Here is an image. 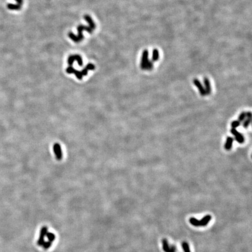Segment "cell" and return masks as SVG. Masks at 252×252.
<instances>
[{
	"mask_svg": "<svg viewBox=\"0 0 252 252\" xmlns=\"http://www.w3.org/2000/svg\"><path fill=\"white\" fill-rule=\"evenodd\" d=\"M85 68L88 70H93L95 68V65L93 64H92L91 63H89V64H88L87 65V66H86Z\"/></svg>",
	"mask_w": 252,
	"mask_h": 252,
	"instance_id": "23",
	"label": "cell"
},
{
	"mask_svg": "<svg viewBox=\"0 0 252 252\" xmlns=\"http://www.w3.org/2000/svg\"><path fill=\"white\" fill-rule=\"evenodd\" d=\"M204 89L205 90L207 95L211 94V86L210 82L208 78L205 77L204 78Z\"/></svg>",
	"mask_w": 252,
	"mask_h": 252,
	"instance_id": "9",
	"label": "cell"
},
{
	"mask_svg": "<svg viewBox=\"0 0 252 252\" xmlns=\"http://www.w3.org/2000/svg\"><path fill=\"white\" fill-rule=\"evenodd\" d=\"M77 30L78 35V36H76L73 32H69L68 33V36L72 40H73L76 43H78L81 42L83 39L84 36L82 35V31L85 30L87 31L89 33H92L93 32V30L89 27V26H86L82 25H79L77 27Z\"/></svg>",
	"mask_w": 252,
	"mask_h": 252,
	"instance_id": "2",
	"label": "cell"
},
{
	"mask_svg": "<svg viewBox=\"0 0 252 252\" xmlns=\"http://www.w3.org/2000/svg\"><path fill=\"white\" fill-rule=\"evenodd\" d=\"M53 150L55 153L56 157L58 161L62 160L63 158V153L62 150V147L59 143H55L53 145Z\"/></svg>",
	"mask_w": 252,
	"mask_h": 252,
	"instance_id": "4",
	"label": "cell"
},
{
	"mask_svg": "<svg viewBox=\"0 0 252 252\" xmlns=\"http://www.w3.org/2000/svg\"><path fill=\"white\" fill-rule=\"evenodd\" d=\"M84 19L88 23L89 26L93 30H94L95 29L96 25L95 24V22H93V21L92 20V19L91 18V17L90 16H89L88 15H85L84 16Z\"/></svg>",
	"mask_w": 252,
	"mask_h": 252,
	"instance_id": "12",
	"label": "cell"
},
{
	"mask_svg": "<svg viewBox=\"0 0 252 252\" xmlns=\"http://www.w3.org/2000/svg\"><path fill=\"white\" fill-rule=\"evenodd\" d=\"M251 121H252V113L251 112H248L246 113V119L243 122V127L245 128H247L251 123Z\"/></svg>",
	"mask_w": 252,
	"mask_h": 252,
	"instance_id": "10",
	"label": "cell"
},
{
	"mask_svg": "<svg viewBox=\"0 0 252 252\" xmlns=\"http://www.w3.org/2000/svg\"><path fill=\"white\" fill-rule=\"evenodd\" d=\"M74 58H75V60L77 62L79 66L81 67L82 65V64H83L81 57L78 54H76V55H74Z\"/></svg>",
	"mask_w": 252,
	"mask_h": 252,
	"instance_id": "17",
	"label": "cell"
},
{
	"mask_svg": "<svg viewBox=\"0 0 252 252\" xmlns=\"http://www.w3.org/2000/svg\"><path fill=\"white\" fill-rule=\"evenodd\" d=\"M212 217L210 215H207L204 216L201 220H198L196 218L191 217L189 219L190 223L194 227H205L211 221Z\"/></svg>",
	"mask_w": 252,
	"mask_h": 252,
	"instance_id": "3",
	"label": "cell"
},
{
	"mask_svg": "<svg viewBox=\"0 0 252 252\" xmlns=\"http://www.w3.org/2000/svg\"><path fill=\"white\" fill-rule=\"evenodd\" d=\"M21 6L19 4H7V7L8 9L11 10H15V11H18V10H20L21 8Z\"/></svg>",
	"mask_w": 252,
	"mask_h": 252,
	"instance_id": "13",
	"label": "cell"
},
{
	"mask_svg": "<svg viewBox=\"0 0 252 252\" xmlns=\"http://www.w3.org/2000/svg\"><path fill=\"white\" fill-rule=\"evenodd\" d=\"M54 239L55 235L48 231L47 228L43 227L40 231L38 244L39 246L47 249L50 248Z\"/></svg>",
	"mask_w": 252,
	"mask_h": 252,
	"instance_id": "1",
	"label": "cell"
},
{
	"mask_svg": "<svg viewBox=\"0 0 252 252\" xmlns=\"http://www.w3.org/2000/svg\"><path fill=\"white\" fill-rule=\"evenodd\" d=\"M233 141H234V139L233 137H230V136L227 137L226 142H225V146H224V148L227 151L231 150V149L232 147V144H233Z\"/></svg>",
	"mask_w": 252,
	"mask_h": 252,
	"instance_id": "11",
	"label": "cell"
},
{
	"mask_svg": "<svg viewBox=\"0 0 252 252\" xmlns=\"http://www.w3.org/2000/svg\"><path fill=\"white\" fill-rule=\"evenodd\" d=\"M74 70H75L74 68H73L72 66H70L66 69V72L68 74H72V73H74Z\"/></svg>",
	"mask_w": 252,
	"mask_h": 252,
	"instance_id": "22",
	"label": "cell"
},
{
	"mask_svg": "<svg viewBox=\"0 0 252 252\" xmlns=\"http://www.w3.org/2000/svg\"><path fill=\"white\" fill-rule=\"evenodd\" d=\"M231 133L234 136L235 140L239 144H243L245 141L243 136L238 132L236 128H232L231 130Z\"/></svg>",
	"mask_w": 252,
	"mask_h": 252,
	"instance_id": "6",
	"label": "cell"
},
{
	"mask_svg": "<svg viewBox=\"0 0 252 252\" xmlns=\"http://www.w3.org/2000/svg\"><path fill=\"white\" fill-rule=\"evenodd\" d=\"M148 62V51L145 50L143 51L141 62V68L142 70H145L147 63Z\"/></svg>",
	"mask_w": 252,
	"mask_h": 252,
	"instance_id": "8",
	"label": "cell"
},
{
	"mask_svg": "<svg viewBox=\"0 0 252 252\" xmlns=\"http://www.w3.org/2000/svg\"><path fill=\"white\" fill-rule=\"evenodd\" d=\"M159 58V51L157 49H155L153 50L152 53V62H156Z\"/></svg>",
	"mask_w": 252,
	"mask_h": 252,
	"instance_id": "14",
	"label": "cell"
},
{
	"mask_svg": "<svg viewBox=\"0 0 252 252\" xmlns=\"http://www.w3.org/2000/svg\"><path fill=\"white\" fill-rule=\"evenodd\" d=\"M74 74H75V76H76V77L79 79V80H81L82 79V74H81V71H78V70H76L75 69V70H74Z\"/></svg>",
	"mask_w": 252,
	"mask_h": 252,
	"instance_id": "19",
	"label": "cell"
},
{
	"mask_svg": "<svg viewBox=\"0 0 252 252\" xmlns=\"http://www.w3.org/2000/svg\"><path fill=\"white\" fill-rule=\"evenodd\" d=\"M182 246L183 249V251L185 252H191L190 250V246H189V244L188 242H183L182 244Z\"/></svg>",
	"mask_w": 252,
	"mask_h": 252,
	"instance_id": "16",
	"label": "cell"
},
{
	"mask_svg": "<svg viewBox=\"0 0 252 252\" xmlns=\"http://www.w3.org/2000/svg\"><path fill=\"white\" fill-rule=\"evenodd\" d=\"M152 68H153V63H152V62L148 60V62L147 63V66H146V68H145V70H151Z\"/></svg>",
	"mask_w": 252,
	"mask_h": 252,
	"instance_id": "21",
	"label": "cell"
},
{
	"mask_svg": "<svg viewBox=\"0 0 252 252\" xmlns=\"http://www.w3.org/2000/svg\"><path fill=\"white\" fill-rule=\"evenodd\" d=\"M193 83H194V85L199 89V91L200 92V94L202 96H205L207 95L206 92H205V90L204 89V86L202 85V84L201 83V82L198 79L194 78V80H193Z\"/></svg>",
	"mask_w": 252,
	"mask_h": 252,
	"instance_id": "7",
	"label": "cell"
},
{
	"mask_svg": "<svg viewBox=\"0 0 252 252\" xmlns=\"http://www.w3.org/2000/svg\"><path fill=\"white\" fill-rule=\"evenodd\" d=\"M15 1L18 3V4L20 5H22L23 4V0H15Z\"/></svg>",
	"mask_w": 252,
	"mask_h": 252,
	"instance_id": "25",
	"label": "cell"
},
{
	"mask_svg": "<svg viewBox=\"0 0 252 252\" xmlns=\"http://www.w3.org/2000/svg\"><path fill=\"white\" fill-rule=\"evenodd\" d=\"M246 113H247V112H242L240 114L238 120L239 122L240 123H243V121L245 120V119H246Z\"/></svg>",
	"mask_w": 252,
	"mask_h": 252,
	"instance_id": "15",
	"label": "cell"
},
{
	"mask_svg": "<svg viewBox=\"0 0 252 252\" xmlns=\"http://www.w3.org/2000/svg\"><path fill=\"white\" fill-rule=\"evenodd\" d=\"M240 124L241 123H240L239 122L238 120H235V121H233L232 122V123H231V127H232V128H236L237 127H238L240 125Z\"/></svg>",
	"mask_w": 252,
	"mask_h": 252,
	"instance_id": "20",
	"label": "cell"
},
{
	"mask_svg": "<svg viewBox=\"0 0 252 252\" xmlns=\"http://www.w3.org/2000/svg\"><path fill=\"white\" fill-rule=\"evenodd\" d=\"M162 248L165 252H176V246L174 245L170 246L169 245V243L168 240L165 239H164L162 241Z\"/></svg>",
	"mask_w": 252,
	"mask_h": 252,
	"instance_id": "5",
	"label": "cell"
},
{
	"mask_svg": "<svg viewBox=\"0 0 252 252\" xmlns=\"http://www.w3.org/2000/svg\"><path fill=\"white\" fill-rule=\"evenodd\" d=\"M75 62V58H74V55H71L69 56L68 59V63L69 64L70 66H72V65L73 64L74 62Z\"/></svg>",
	"mask_w": 252,
	"mask_h": 252,
	"instance_id": "18",
	"label": "cell"
},
{
	"mask_svg": "<svg viewBox=\"0 0 252 252\" xmlns=\"http://www.w3.org/2000/svg\"><path fill=\"white\" fill-rule=\"evenodd\" d=\"M88 70L86 68H85L81 72V74H82V76H86L88 74Z\"/></svg>",
	"mask_w": 252,
	"mask_h": 252,
	"instance_id": "24",
	"label": "cell"
}]
</instances>
